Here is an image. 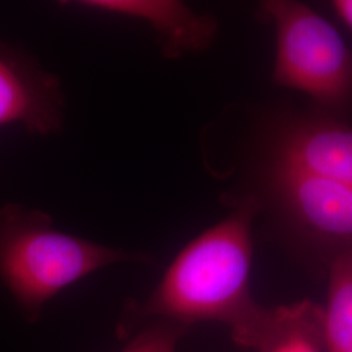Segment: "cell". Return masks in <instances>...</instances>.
<instances>
[{"label":"cell","mask_w":352,"mask_h":352,"mask_svg":"<svg viewBox=\"0 0 352 352\" xmlns=\"http://www.w3.org/2000/svg\"><path fill=\"white\" fill-rule=\"evenodd\" d=\"M251 197L298 239L331 253L352 251V187L257 158Z\"/></svg>","instance_id":"cell-4"},{"label":"cell","mask_w":352,"mask_h":352,"mask_svg":"<svg viewBox=\"0 0 352 352\" xmlns=\"http://www.w3.org/2000/svg\"><path fill=\"white\" fill-rule=\"evenodd\" d=\"M64 106L59 78L26 51L0 41V126L54 135L63 128Z\"/></svg>","instance_id":"cell-6"},{"label":"cell","mask_w":352,"mask_h":352,"mask_svg":"<svg viewBox=\"0 0 352 352\" xmlns=\"http://www.w3.org/2000/svg\"><path fill=\"white\" fill-rule=\"evenodd\" d=\"M118 263L153 265L151 254L110 248L54 226L50 215L25 205L0 206V282L28 321L77 280Z\"/></svg>","instance_id":"cell-2"},{"label":"cell","mask_w":352,"mask_h":352,"mask_svg":"<svg viewBox=\"0 0 352 352\" xmlns=\"http://www.w3.org/2000/svg\"><path fill=\"white\" fill-rule=\"evenodd\" d=\"M261 16L276 32L273 81L299 90L336 118L352 109V49L338 30L309 6L267 0Z\"/></svg>","instance_id":"cell-3"},{"label":"cell","mask_w":352,"mask_h":352,"mask_svg":"<svg viewBox=\"0 0 352 352\" xmlns=\"http://www.w3.org/2000/svg\"><path fill=\"white\" fill-rule=\"evenodd\" d=\"M260 158L352 187V126L322 113L274 115L260 136Z\"/></svg>","instance_id":"cell-5"},{"label":"cell","mask_w":352,"mask_h":352,"mask_svg":"<svg viewBox=\"0 0 352 352\" xmlns=\"http://www.w3.org/2000/svg\"><path fill=\"white\" fill-rule=\"evenodd\" d=\"M260 352H327L324 307L302 300L274 308L272 330Z\"/></svg>","instance_id":"cell-8"},{"label":"cell","mask_w":352,"mask_h":352,"mask_svg":"<svg viewBox=\"0 0 352 352\" xmlns=\"http://www.w3.org/2000/svg\"><path fill=\"white\" fill-rule=\"evenodd\" d=\"M333 8L340 20L352 29V0H336Z\"/></svg>","instance_id":"cell-11"},{"label":"cell","mask_w":352,"mask_h":352,"mask_svg":"<svg viewBox=\"0 0 352 352\" xmlns=\"http://www.w3.org/2000/svg\"><path fill=\"white\" fill-rule=\"evenodd\" d=\"M187 327L170 321H151L126 344L123 352H176Z\"/></svg>","instance_id":"cell-10"},{"label":"cell","mask_w":352,"mask_h":352,"mask_svg":"<svg viewBox=\"0 0 352 352\" xmlns=\"http://www.w3.org/2000/svg\"><path fill=\"white\" fill-rule=\"evenodd\" d=\"M71 8L144 23L158 37L167 59L200 52L212 46L218 32L213 14L200 13L175 0H80L62 3Z\"/></svg>","instance_id":"cell-7"},{"label":"cell","mask_w":352,"mask_h":352,"mask_svg":"<svg viewBox=\"0 0 352 352\" xmlns=\"http://www.w3.org/2000/svg\"><path fill=\"white\" fill-rule=\"evenodd\" d=\"M258 213L256 202L244 196L223 221L189 241L149 298L126 305L119 334H129L148 320L187 329L195 322L215 321L230 327L240 346L261 351L274 308L263 307L251 294L252 226Z\"/></svg>","instance_id":"cell-1"},{"label":"cell","mask_w":352,"mask_h":352,"mask_svg":"<svg viewBox=\"0 0 352 352\" xmlns=\"http://www.w3.org/2000/svg\"><path fill=\"white\" fill-rule=\"evenodd\" d=\"M324 317L327 352H352V251L330 263Z\"/></svg>","instance_id":"cell-9"}]
</instances>
